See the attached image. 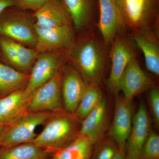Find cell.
Instances as JSON below:
<instances>
[{
	"mask_svg": "<svg viewBox=\"0 0 159 159\" xmlns=\"http://www.w3.org/2000/svg\"><path fill=\"white\" fill-rule=\"evenodd\" d=\"M82 121L65 110L54 113L33 142L51 153L67 146L80 134Z\"/></svg>",
	"mask_w": 159,
	"mask_h": 159,
	"instance_id": "1",
	"label": "cell"
},
{
	"mask_svg": "<svg viewBox=\"0 0 159 159\" xmlns=\"http://www.w3.org/2000/svg\"><path fill=\"white\" fill-rule=\"evenodd\" d=\"M68 50L71 66L86 83H99L105 65L104 53L99 43L94 39H85L74 43Z\"/></svg>",
	"mask_w": 159,
	"mask_h": 159,
	"instance_id": "2",
	"label": "cell"
},
{
	"mask_svg": "<svg viewBox=\"0 0 159 159\" xmlns=\"http://www.w3.org/2000/svg\"><path fill=\"white\" fill-rule=\"evenodd\" d=\"M0 35L34 48L36 34L33 12L16 6L5 9L0 14Z\"/></svg>",
	"mask_w": 159,
	"mask_h": 159,
	"instance_id": "3",
	"label": "cell"
},
{
	"mask_svg": "<svg viewBox=\"0 0 159 159\" xmlns=\"http://www.w3.org/2000/svg\"><path fill=\"white\" fill-rule=\"evenodd\" d=\"M54 113L27 112L14 122L8 124L0 137V148L33 142L35 130L44 124Z\"/></svg>",
	"mask_w": 159,
	"mask_h": 159,
	"instance_id": "4",
	"label": "cell"
},
{
	"mask_svg": "<svg viewBox=\"0 0 159 159\" xmlns=\"http://www.w3.org/2000/svg\"><path fill=\"white\" fill-rule=\"evenodd\" d=\"M123 28L135 32L147 29L157 15L158 0H114Z\"/></svg>",
	"mask_w": 159,
	"mask_h": 159,
	"instance_id": "5",
	"label": "cell"
},
{
	"mask_svg": "<svg viewBox=\"0 0 159 159\" xmlns=\"http://www.w3.org/2000/svg\"><path fill=\"white\" fill-rule=\"evenodd\" d=\"M63 68L33 92L28 112L56 113L64 110L61 93Z\"/></svg>",
	"mask_w": 159,
	"mask_h": 159,
	"instance_id": "6",
	"label": "cell"
},
{
	"mask_svg": "<svg viewBox=\"0 0 159 159\" xmlns=\"http://www.w3.org/2000/svg\"><path fill=\"white\" fill-rule=\"evenodd\" d=\"M39 54L34 48L0 35V61L17 70L30 74Z\"/></svg>",
	"mask_w": 159,
	"mask_h": 159,
	"instance_id": "7",
	"label": "cell"
},
{
	"mask_svg": "<svg viewBox=\"0 0 159 159\" xmlns=\"http://www.w3.org/2000/svg\"><path fill=\"white\" fill-rule=\"evenodd\" d=\"M111 51V66L107 80V87L116 98L119 95V82L129 61L135 57L133 44L125 38L117 36L112 43Z\"/></svg>",
	"mask_w": 159,
	"mask_h": 159,
	"instance_id": "8",
	"label": "cell"
},
{
	"mask_svg": "<svg viewBox=\"0 0 159 159\" xmlns=\"http://www.w3.org/2000/svg\"><path fill=\"white\" fill-rule=\"evenodd\" d=\"M65 55L62 51L39 54L29 74L25 90L33 93L36 89L48 81L63 67Z\"/></svg>",
	"mask_w": 159,
	"mask_h": 159,
	"instance_id": "9",
	"label": "cell"
},
{
	"mask_svg": "<svg viewBox=\"0 0 159 159\" xmlns=\"http://www.w3.org/2000/svg\"><path fill=\"white\" fill-rule=\"evenodd\" d=\"M36 42L34 48L39 54L68 50L74 43L70 25L52 28H41L35 25Z\"/></svg>",
	"mask_w": 159,
	"mask_h": 159,
	"instance_id": "10",
	"label": "cell"
},
{
	"mask_svg": "<svg viewBox=\"0 0 159 159\" xmlns=\"http://www.w3.org/2000/svg\"><path fill=\"white\" fill-rule=\"evenodd\" d=\"M133 106L122 96L116 97L113 119L108 131V136L115 141L119 151L125 153V144L131 129Z\"/></svg>",
	"mask_w": 159,
	"mask_h": 159,
	"instance_id": "11",
	"label": "cell"
},
{
	"mask_svg": "<svg viewBox=\"0 0 159 159\" xmlns=\"http://www.w3.org/2000/svg\"><path fill=\"white\" fill-rule=\"evenodd\" d=\"M151 130L149 115L145 102L141 100L133 118L132 125L125 147L127 159H139L140 151Z\"/></svg>",
	"mask_w": 159,
	"mask_h": 159,
	"instance_id": "12",
	"label": "cell"
},
{
	"mask_svg": "<svg viewBox=\"0 0 159 159\" xmlns=\"http://www.w3.org/2000/svg\"><path fill=\"white\" fill-rule=\"evenodd\" d=\"M153 81L142 70L135 57L131 60L123 72L119 82V89L126 100L134 98L153 87Z\"/></svg>",
	"mask_w": 159,
	"mask_h": 159,
	"instance_id": "13",
	"label": "cell"
},
{
	"mask_svg": "<svg viewBox=\"0 0 159 159\" xmlns=\"http://www.w3.org/2000/svg\"><path fill=\"white\" fill-rule=\"evenodd\" d=\"M88 84L72 66H64L61 93L64 109L74 114L85 93Z\"/></svg>",
	"mask_w": 159,
	"mask_h": 159,
	"instance_id": "14",
	"label": "cell"
},
{
	"mask_svg": "<svg viewBox=\"0 0 159 159\" xmlns=\"http://www.w3.org/2000/svg\"><path fill=\"white\" fill-rule=\"evenodd\" d=\"M99 19L98 26L104 42L112 43L123 28L119 10L114 0H98Z\"/></svg>",
	"mask_w": 159,
	"mask_h": 159,
	"instance_id": "15",
	"label": "cell"
},
{
	"mask_svg": "<svg viewBox=\"0 0 159 159\" xmlns=\"http://www.w3.org/2000/svg\"><path fill=\"white\" fill-rule=\"evenodd\" d=\"M32 94L24 89L0 98V124H10L28 112Z\"/></svg>",
	"mask_w": 159,
	"mask_h": 159,
	"instance_id": "16",
	"label": "cell"
},
{
	"mask_svg": "<svg viewBox=\"0 0 159 159\" xmlns=\"http://www.w3.org/2000/svg\"><path fill=\"white\" fill-rule=\"evenodd\" d=\"M107 112V103L103 98L81 122L80 134L88 138L94 145L105 137L108 128Z\"/></svg>",
	"mask_w": 159,
	"mask_h": 159,
	"instance_id": "17",
	"label": "cell"
},
{
	"mask_svg": "<svg viewBox=\"0 0 159 159\" xmlns=\"http://www.w3.org/2000/svg\"><path fill=\"white\" fill-rule=\"evenodd\" d=\"M35 26L52 28L70 25V21L61 0H49L33 12Z\"/></svg>",
	"mask_w": 159,
	"mask_h": 159,
	"instance_id": "18",
	"label": "cell"
},
{
	"mask_svg": "<svg viewBox=\"0 0 159 159\" xmlns=\"http://www.w3.org/2000/svg\"><path fill=\"white\" fill-rule=\"evenodd\" d=\"M135 42L142 51L146 68L152 74L159 75V48L157 41L148 29L136 32Z\"/></svg>",
	"mask_w": 159,
	"mask_h": 159,
	"instance_id": "19",
	"label": "cell"
},
{
	"mask_svg": "<svg viewBox=\"0 0 159 159\" xmlns=\"http://www.w3.org/2000/svg\"><path fill=\"white\" fill-rule=\"evenodd\" d=\"M29 79V74L17 70L0 61V98L25 88Z\"/></svg>",
	"mask_w": 159,
	"mask_h": 159,
	"instance_id": "20",
	"label": "cell"
},
{
	"mask_svg": "<svg viewBox=\"0 0 159 159\" xmlns=\"http://www.w3.org/2000/svg\"><path fill=\"white\" fill-rule=\"evenodd\" d=\"M70 21L77 30L90 23L93 13V0H61Z\"/></svg>",
	"mask_w": 159,
	"mask_h": 159,
	"instance_id": "21",
	"label": "cell"
},
{
	"mask_svg": "<svg viewBox=\"0 0 159 159\" xmlns=\"http://www.w3.org/2000/svg\"><path fill=\"white\" fill-rule=\"evenodd\" d=\"M94 144L80 134L67 146L52 153L50 159H90Z\"/></svg>",
	"mask_w": 159,
	"mask_h": 159,
	"instance_id": "22",
	"label": "cell"
},
{
	"mask_svg": "<svg viewBox=\"0 0 159 159\" xmlns=\"http://www.w3.org/2000/svg\"><path fill=\"white\" fill-rule=\"evenodd\" d=\"M52 153L31 142L0 148V159H38Z\"/></svg>",
	"mask_w": 159,
	"mask_h": 159,
	"instance_id": "23",
	"label": "cell"
},
{
	"mask_svg": "<svg viewBox=\"0 0 159 159\" xmlns=\"http://www.w3.org/2000/svg\"><path fill=\"white\" fill-rule=\"evenodd\" d=\"M103 98L99 83L94 82L89 84L74 115L82 121L97 107Z\"/></svg>",
	"mask_w": 159,
	"mask_h": 159,
	"instance_id": "24",
	"label": "cell"
},
{
	"mask_svg": "<svg viewBox=\"0 0 159 159\" xmlns=\"http://www.w3.org/2000/svg\"><path fill=\"white\" fill-rule=\"evenodd\" d=\"M119 152L115 141L105 137L94 144L90 159H112Z\"/></svg>",
	"mask_w": 159,
	"mask_h": 159,
	"instance_id": "25",
	"label": "cell"
},
{
	"mask_svg": "<svg viewBox=\"0 0 159 159\" xmlns=\"http://www.w3.org/2000/svg\"><path fill=\"white\" fill-rule=\"evenodd\" d=\"M139 159H159V136L152 129L140 151Z\"/></svg>",
	"mask_w": 159,
	"mask_h": 159,
	"instance_id": "26",
	"label": "cell"
},
{
	"mask_svg": "<svg viewBox=\"0 0 159 159\" xmlns=\"http://www.w3.org/2000/svg\"><path fill=\"white\" fill-rule=\"evenodd\" d=\"M148 99L149 100L151 112L155 124L157 127L159 125V91L156 88L150 89L148 93Z\"/></svg>",
	"mask_w": 159,
	"mask_h": 159,
	"instance_id": "27",
	"label": "cell"
},
{
	"mask_svg": "<svg viewBox=\"0 0 159 159\" xmlns=\"http://www.w3.org/2000/svg\"><path fill=\"white\" fill-rule=\"evenodd\" d=\"M49 0H16V6L23 10L34 12Z\"/></svg>",
	"mask_w": 159,
	"mask_h": 159,
	"instance_id": "28",
	"label": "cell"
},
{
	"mask_svg": "<svg viewBox=\"0 0 159 159\" xmlns=\"http://www.w3.org/2000/svg\"><path fill=\"white\" fill-rule=\"evenodd\" d=\"M16 6V0H0V14L5 9Z\"/></svg>",
	"mask_w": 159,
	"mask_h": 159,
	"instance_id": "29",
	"label": "cell"
},
{
	"mask_svg": "<svg viewBox=\"0 0 159 159\" xmlns=\"http://www.w3.org/2000/svg\"><path fill=\"white\" fill-rule=\"evenodd\" d=\"M112 159H127L125 153H122L120 151Z\"/></svg>",
	"mask_w": 159,
	"mask_h": 159,
	"instance_id": "30",
	"label": "cell"
},
{
	"mask_svg": "<svg viewBox=\"0 0 159 159\" xmlns=\"http://www.w3.org/2000/svg\"><path fill=\"white\" fill-rule=\"evenodd\" d=\"M6 125H6V124H0V137H1V135L3 131L6 128Z\"/></svg>",
	"mask_w": 159,
	"mask_h": 159,
	"instance_id": "31",
	"label": "cell"
},
{
	"mask_svg": "<svg viewBox=\"0 0 159 159\" xmlns=\"http://www.w3.org/2000/svg\"><path fill=\"white\" fill-rule=\"evenodd\" d=\"M52 154L47 155L45 156L39 158L38 159H50V157H51V155H52Z\"/></svg>",
	"mask_w": 159,
	"mask_h": 159,
	"instance_id": "32",
	"label": "cell"
}]
</instances>
